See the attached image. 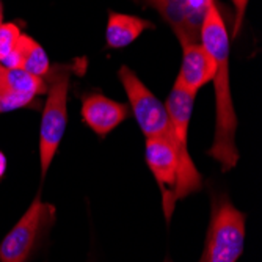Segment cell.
Returning a JSON list of instances; mask_svg holds the SVG:
<instances>
[{"label":"cell","instance_id":"9a60e30c","mask_svg":"<svg viewBox=\"0 0 262 262\" xmlns=\"http://www.w3.org/2000/svg\"><path fill=\"white\" fill-rule=\"evenodd\" d=\"M232 4L235 7V19H234V29H232V36H237L242 27V20L245 16V10L248 5V0H232Z\"/></svg>","mask_w":262,"mask_h":262},{"label":"cell","instance_id":"ac0fdd59","mask_svg":"<svg viewBox=\"0 0 262 262\" xmlns=\"http://www.w3.org/2000/svg\"><path fill=\"white\" fill-rule=\"evenodd\" d=\"M4 73H5V66H2V64H0V79H2Z\"/></svg>","mask_w":262,"mask_h":262},{"label":"cell","instance_id":"277c9868","mask_svg":"<svg viewBox=\"0 0 262 262\" xmlns=\"http://www.w3.org/2000/svg\"><path fill=\"white\" fill-rule=\"evenodd\" d=\"M245 245V215L229 200L213 203L206 247L200 262H237Z\"/></svg>","mask_w":262,"mask_h":262},{"label":"cell","instance_id":"8992f818","mask_svg":"<svg viewBox=\"0 0 262 262\" xmlns=\"http://www.w3.org/2000/svg\"><path fill=\"white\" fill-rule=\"evenodd\" d=\"M171 27L182 46L198 44L209 5L213 0H146Z\"/></svg>","mask_w":262,"mask_h":262},{"label":"cell","instance_id":"4fadbf2b","mask_svg":"<svg viewBox=\"0 0 262 262\" xmlns=\"http://www.w3.org/2000/svg\"><path fill=\"white\" fill-rule=\"evenodd\" d=\"M20 30L16 24H2L0 26V63L7 60L16 49V44L20 38Z\"/></svg>","mask_w":262,"mask_h":262},{"label":"cell","instance_id":"8fae6325","mask_svg":"<svg viewBox=\"0 0 262 262\" xmlns=\"http://www.w3.org/2000/svg\"><path fill=\"white\" fill-rule=\"evenodd\" d=\"M154 29V24L130 14L110 13L107 24V44L113 49H121L132 44L143 32Z\"/></svg>","mask_w":262,"mask_h":262},{"label":"cell","instance_id":"ba28073f","mask_svg":"<svg viewBox=\"0 0 262 262\" xmlns=\"http://www.w3.org/2000/svg\"><path fill=\"white\" fill-rule=\"evenodd\" d=\"M215 74V63L203 44H185L182 46V64L176 79V85L198 93L201 86L212 82Z\"/></svg>","mask_w":262,"mask_h":262},{"label":"cell","instance_id":"5b68a950","mask_svg":"<svg viewBox=\"0 0 262 262\" xmlns=\"http://www.w3.org/2000/svg\"><path fill=\"white\" fill-rule=\"evenodd\" d=\"M55 207L41 201L39 195L0 244V262H27L41 231L54 223Z\"/></svg>","mask_w":262,"mask_h":262},{"label":"cell","instance_id":"30bf717a","mask_svg":"<svg viewBox=\"0 0 262 262\" xmlns=\"http://www.w3.org/2000/svg\"><path fill=\"white\" fill-rule=\"evenodd\" d=\"M195 96L196 93L188 91L174 83L171 93L168 94V99L163 104L166 115L170 118L173 132L178 141L184 146H187V132H188L190 118H192V112H193Z\"/></svg>","mask_w":262,"mask_h":262},{"label":"cell","instance_id":"9c48e42d","mask_svg":"<svg viewBox=\"0 0 262 262\" xmlns=\"http://www.w3.org/2000/svg\"><path fill=\"white\" fill-rule=\"evenodd\" d=\"M5 68H19L27 71V73L46 79V76L51 71V63L47 58V54L42 47L30 36L20 35L16 49L11 55L0 63Z\"/></svg>","mask_w":262,"mask_h":262},{"label":"cell","instance_id":"5bb4252c","mask_svg":"<svg viewBox=\"0 0 262 262\" xmlns=\"http://www.w3.org/2000/svg\"><path fill=\"white\" fill-rule=\"evenodd\" d=\"M35 105V98L19 93H0V113Z\"/></svg>","mask_w":262,"mask_h":262},{"label":"cell","instance_id":"7a4b0ae2","mask_svg":"<svg viewBox=\"0 0 262 262\" xmlns=\"http://www.w3.org/2000/svg\"><path fill=\"white\" fill-rule=\"evenodd\" d=\"M71 68L54 66L51 68L49 85H47V99L42 108L41 129H39V163L41 174L46 176L47 170L57 154L60 141L68 124V91H69Z\"/></svg>","mask_w":262,"mask_h":262},{"label":"cell","instance_id":"52a82bcc","mask_svg":"<svg viewBox=\"0 0 262 262\" xmlns=\"http://www.w3.org/2000/svg\"><path fill=\"white\" fill-rule=\"evenodd\" d=\"M129 113L130 110L126 104L116 102L99 93L86 94L82 99L83 123L101 138L120 126L129 116Z\"/></svg>","mask_w":262,"mask_h":262},{"label":"cell","instance_id":"6da1fadb","mask_svg":"<svg viewBox=\"0 0 262 262\" xmlns=\"http://www.w3.org/2000/svg\"><path fill=\"white\" fill-rule=\"evenodd\" d=\"M200 42L210 54L215 63L213 90H215V135L209 156L222 163V170L229 171L239 160V151L235 146L237 116L229 88V35L222 19L215 0L209 5L203 27L200 32Z\"/></svg>","mask_w":262,"mask_h":262},{"label":"cell","instance_id":"3957f363","mask_svg":"<svg viewBox=\"0 0 262 262\" xmlns=\"http://www.w3.org/2000/svg\"><path fill=\"white\" fill-rule=\"evenodd\" d=\"M126 94L129 98L130 110L137 120V124L140 126L143 135L146 138H165L181 152V154H190L187 146L181 145L178 141L170 118L166 115L165 105L156 98V94L148 90V86L143 83L134 71L127 66H121L118 71Z\"/></svg>","mask_w":262,"mask_h":262},{"label":"cell","instance_id":"2e32d148","mask_svg":"<svg viewBox=\"0 0 262 262\" xmlns=\"http://www.w3.org/2000/svg\"><path fill=\"white\" fill-rule=\"evenodd\" d=\"M5 171H7V157L0 151V179L5 176Z\"/></svg>","mask_w":262,"mask_h":262},{"label":"cell","instance_id":"7c38bea8","mask_svg":"<svg viewBox=\"0 0 262 262\" xmlns=\"http://www.w3.org/2000/svg\"><path fill=\"white\" fill-rule=\"evenodd\" d=\"M0 93H19L36 98L47 93V80L19 68H5L0 79Z\"/></svg>","mask_w":262,"mask_h":262},{"label":"cell","instance_id":"e0dca14e","mask_svg":"<svg viewBox=\"0 0 262 262\" xmlns=\"http://www.w3.org/2000/svg\"><path fill=\"white\" fill-rule=\"evenodd\" d=\"M4 24V8H2V4H0V26Z\"/></svg>","mask_w":262,"mask_h":262}]
</instances>
